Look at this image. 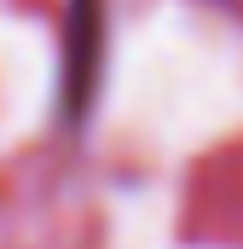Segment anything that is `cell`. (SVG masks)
<instances>
[{
  "label": "cell",
  "instance_id": "6da1fadb",
  "mask_svg": "<svg viewBox=\"0 0 243 249\" xmlns=\"http://www.w3.org/2000/svg\"><path fill=\"white\" fill-rule=\"evenodd\" d=\"M93 70H99V0H81L69 6V53H64V116L69 122L87 110Z\"/></svg>",
  "mask_w": 243,
  "mask_h": 249
}]
</instances>
